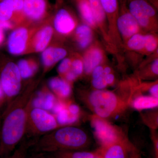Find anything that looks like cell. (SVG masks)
Instances as JSON below:
<instances>
[{
    "label": "cell",
    "mask_w": 158,
    "mask_h": 158,
    "mask_svg": "<svg viewBox=\"0 0 158 158\" xmlns=\"http://www.w3.org/2000/svg\"><path fill=\"white\" fill-rule=\"evenodd\" d=\"M36 85L33 83L8 103L1 121L0 158L10 155L25 138L29 113L34 106Z\"/></svg>",
    "instance_id": "obj_1"
},
{
    "label": "cell",
    "mask_w": 158,
    "mask_h": 158,
    "mask_svg": "<svg viewBox=\"0 0 158 158\" xmlns=\"http://www.w3.org/2000/svg\"><path fill=\"white\" fill-rule=\"evenodd\" d=\"M135 91V87L131 86L118 92L106 89L80 90L77 97L93 115L109 121L124 115L131 107Z\"/></svg>",
    "instance_id": "obj_2"
},
{
    "label": "cell",
    "mask_w": 158,
    "mask_h": 158,
    "mask_svg": "<svg viewBox=\"0 0 158 158\" xmlns=\"http://www.w3.org/2000/svg\"><path fill=\"white\" fill-rule=\"evenodd\" d=\"M91 140L84 130L72 125L62 126L32 141L34 152L51 154L65 151L87 150Z\"/></svg>",
    "instance_id": "obj_3"
},
{
    "label": "cell",
    "mask_w": 158,
    "mask_h": 158,
    "mask_svg": "<svg viewBox=\"0 0 158 158\" xmlns=\"http://www.w3.org/2000/svg\"><path fill=\"white\" fill-rule=\"evenodd\" d=\"M61 126L58 118L52 114L33 106L29 114L26 136L34 140Z\"/></svg>",
    "instance_id": "obj_4"
},
{
    "label": "cell",
    "mask_w": 158,
    "mask_h": 158,
    "mask_svg": "<svg viewBox=\"0 0 158 158\" xmlns=\"http://www.w3.org/2000/svg\"><path fill=\"white\" fill-rule=\"evenodd\" d=\"M22 78L17 64L7 63L0 73V84L8 103L18 96L21 91Z\"/></svg>",
    "instance_id": "obj_5"
},
{
    "label": "cell",
    "mask_w": 158,
    "mask_h": 158,
    "mask_svg": "<svg viewBox=\"0 0 158 158\" xmlns=\"http://www.w3.org/2000/svg\"><path fill=\"white\" fill-rule=\"evenodd\" d=\"M90 123L93 129L94 135L100 147H107L117 140L125 133L120 128L113 125L109 121L92 115Z\"/></svg>",
    "instance_id": "obj_6"
},
{
    "label": "cell",
    "mask_w": 158,
    "mask_h": 158,
    "mask_svg": "<svg viewBox=\"0 0 158 158\" xmlns=\"http://www.w3.org/2000/svg\"><path fill=\"white\" fill-rule=\"evenodd\" d=\"M37 27L22 25L15 28L8 38V50L15 56L30 53L32 36Z\"/></svg>",
    "instance_id": "obj_7"
},
{
    "label": "cell",
    "mask_w": 158,
    "mask_h": 158,
    "mask_svg": "<svg viewBox=\"0 0 158 158\" xmlns=\"http://www.w3.org/2000/svg\"><path fill=\"white\" fill-rule=\"evenodd\" d=\"M126 5L141 27L149 30L156 23V9L145 0H127Z\"/></svg>",
    "instance_id": "obj_8"
},
{
    "label": "cell",
    "mask_w": 158,
    "mask_h": 158,
    "mask_svg": "<svg viewBox=\"0 0 158 158\" xmlns=\"http://www.w3.org/2000/svg\"><path fill=\"white\" fill-rule=\"evenodd\" d=\"M48 0H23V25L43 23L50 14Z\"/></svg>",
    "instance_id": "obj_9"
},
{
    "label": "cell",
    "mask_w": 158,
    "mask_h": 158,
    "mask_svg": "<svg viewBox=\"0 0 158 158\" xmlns=\"http://www.w3.org/2000/svg\"><path fill=\"white\" fill-rule=\"evenodd\" d=\"M116 26L119 34L125 40L138 34L140 31L141 27L128 10L126 3L120 4Z\"/></svg>",
    "instance_id": "obj_10"
},
{
    "label": "cell",
    "mask_w": 158,
    "mask_h": 158,
    "mask_svg": "<svg viewBox=\"0 0 158 158\" xmlns=\"http://www.w3.org/2000/svg\"><path fill=\"white\" fill-rule=\"evenodd\" d=\"M23 0H3L0 2V20L9 21L15 27L24 24Z\"/></svg>",
    "instance_id": "obj_11"
},
{
    "label": "cell",
    "mask_w": 158,
    "mask_h": 158,
    "mask_svg": "<svg viewBox=\"0 0 158 158\" xmlns=\"http://www.w3.org/2000/svg\"><path fill=\"white\" fill-rule=\"evenodd\" d=\"M54 28L62 35H68L75 29L77 22L73 12L68 8H58L54 15Z\"/></svg>",
    "instance_id": "obj_12"
},
{
    "label": "cell",
    "mask_w": 158,
    "mask_h": 158,
    "mask_svg": "<svg viewBox=\"0 0 158 158\" xmlns=\"http://www.w3.org/2000/svg\"><path fill=\"white\" fill-rule=\"evenodd\" d=\"M54 28L51 25L45 24L37 27L31 39L30 52H40L48 47L54 34Z\"/></svg>",
    "instance_id": "obj_13"
},
{
    "label": "cell",
    "mask_w": 158,
    "mask_h": 158,
    "mask_svg": "<svg viewBox=\"0 0 158 158\" xmlns=\"http://www.w3.org/2000/svg\"><path fill=\"white\" fill-rule=\"evenodd\" d=\"M131 142L124 133L117 140L107 147L100 148L103 151L104 158H127Z\"/></svg>",
    "instance_id": "obj_14"
},
{
    "label": "cell",
    "mask_w": 158,
    "mask_h": 158,
    "mask_svg": "<svg viewBox=\"0 0 158 158\" xmlns=\"http://www.w3.org/2000/svg\"><path fill=\"white\" fill-rule=\"evenodd\" d=\"M49 85L54 95L61 102L65 103L69 101L72 94L71 84L60 77L51 79Z\"/></svg>",
    "instance_id": "obj_15"
},
{
    "label": "cell",
    "mask_w": 158,
    "mask_h": 158,
    "mask_svg": "<svg viewBox=\"0 0 158 158\" xmlns=\"http://www.w3.org/2000/svg\"><path fill=\"white\" fill-rule=\"evenodd\" d=\"M67 53L65 49L57 46L49 47L43 51L41 60L44 73L50 70L57 62L64 59Z\"/></svg>",
    "instance_id": "obj_16"
},
{
    "label": "cell",
    "mask_w": 158,
    "mask_h": 158,
    "mask_svg": "<svg viewBox=\"0 0 158 158\" xmlns=\"http://www.w3.org/2000/svg\"><path fill=\"white\" fill-rule=\"evenodd\" d=\"M104 58L102 50L98 47H94L85 52L83 57L84 73L88 75L91 74L94 69L101 65Z\"/></svg>",
    "instance_id": "obj_17"
},
{
    "label": "cell",
    "mask_w": 158,
    "mask_h": 158,
    "mask_svg": "<svg viewBox=\"0 0 158 158\" xmlns=\"http://www.w3.org/2000/svg\"><path fill=\"white\" fill-rule=\"evenodd\" d=\"M158 106V98L150 95L136 94L131 103V107L138 111L155 109Z\"/></svg>",
    "instance_id": "obj_18"
},
{
    "label": "cell",
    "mask_w": 158,
    "mask_h": 158,
    "mask_svg": "<svg viewBox=\"0 0 158 158\" xmlns=\"http://www.w3.org/2000/svg\"><path fill=\"white\" fill-rule=\"evenodd\" d=\"M93 34L91 27L87 24H81L77 27L75 38L79 47L85 49L88 47L93 40Z\"/></svg>",
    "instance_id": "obj_19"
},
{
    "label": "cell",
    "mask_w": 158,
    "mask_h": 158,
    "mask_svg": "<svg viewBox=\"0 0 158 158\" xmlns=\"http://www.w3.org/2000/svg\"><path fill=\"white\" fill-rule=\"evenodd\" d=\"M77 8L79 14L86 24L92 27L96 26V23L88 0H77Z\"/></svg>",
    "instance_id": "obj_20"
},
{
    "label": "cell",
    "mask_w": 158,
    "mask_h": 158,
    "mask_svg": "<svg viewBox=\"0 0 158 158\" xmlns=\"http://www.w3.org/2000/svg\"><path fill=\"white\" fill-rule=\"evenodd\" d=\"M17 65L22 79L30 78L38 70V64L33 59H22L18 62Z\"/></svg>",
    "instance_id": "obj_21"
},
{
    "label": "cell",
    "mask_w": 158,
    "mask_h": 158,
    "mask_svg": "<svg viewBox=\"0 0 158 158\" xmlns=\"http://www.w3.org/2000/svg\"><path fill=\"white\" fill-rule=\"evenodd\" d=\"M110 23H115L119 12V0H100Z\"/></svg>",
    "instance_id": "obj_22"
},
{
    "label": "cell",
    "mask_w": 158,
    "mask_h": 158,
    "mask_svg": "<svg viewBox=\"0 0 158 158\" xmlns=\"http://www.w3.org/2000/svg\"><path fill=\"white\" fill-rule=\"evenodd\" d=\"M83 60L79 58L72 59L70 69L62 78L71 84L82 75L84 73Z\"/></svg>",
    "instance_id": "obj_23"
},
{
    "label": "cell",
    "mask_w": 158,
    "mask_h": 158,
    "mask_svg": "<svg viewBox=\"0 0 158 158\" xmlns=\"http://www.w3.org/2000/svg\"><path fill=\"white\" fill-rule=\"evenodd\" d=\"M96 24L104 28L107 19L100 0H88Z\"/></svg>",
    "instance_id": "obj_24"
},
{
    "label": "cell",
    "mask_w": 158,
    "mask_h": 158,
    "mask_svg": "<svg viewBox=\"0 0 158 158\" xmlns=\"http://www.w3.org/2000/svg\"><path fill=\"white\" fill-rule=\"evenodd\" d=\"M96 150L65 151L51 154L55 158H94Z\"/></svg>",
    "instance_id": "obj_25"
},
{
    "label": "cell",
    "mask_w": 158,
    "mask_h": 158,
    "mask_svg": "<svg viewBox=\"0 0 158 158\" xmlns=\"http://www.w3.org/2000/svg\"><path fill=\"white\" fill-rule=\"evenodd\" d=\"M150 110L141 113V119L150 130H157L158 127V110Z\"/></svg>",
    "instance_id": "obj_26"
},
{
    "label": "cell",
    "mask_w": 158,
    "mask_h": 158,
    "mask_svg": "<svg viewBox=\"0 0 158 158\" xmlns=\"http://www.w3.org/2000/svg\"><path fill=\"white\" fill-rule=\"evenodd\" d=\"M32 144L31 140H27L25 138L14 151L5 158H27Z\"/></svg>",
    "instance_id": "obj_27"
},
{
    "label": "cell",
    "mask_w": 158,
    "mask_h": 158,
    "mask_svg": "<svg viewBox=\"0 0 158 158\" xmlns=\"http://www.w3.org/2000/svg\"><path fill=\"white\" fill-rule=\"evenodd\" d=\"M127 45L131 50H143L145 46V37L142 34H136L128 39Z\"/></svg>",
    "instance_id": "obj_28"
},
{
    "label": "cell",
    "mask_w": 158,
    "mask_h": 158,
    "mask_svg": "<svg viewBox=\"0 0 158 158\" xmlns=\"http://www.w3.org/2000/svg\"><path fill=\"white\" fill-rule=\"evenodd\" d=\"M145 37L144 49L148 52H152L157 48L158 41L156 37L152 34H146Z\"/></svg>",
    "instance_id": "obj_29"
},
{
    "label": "cell",
    "mask_w": 158,
    "mask_h": 158,
    "mask_svg": "<svg viewBox=\"0 0 158 158\" xmlns=\"http://www.w3.org/2000/svg\"><path fill=\"white\" fill-rule=\"evenodd\" d=\"M71 62L72 59L70 58H64L62 59L58 68V72L60 77H63L68 72L70 69Z\"/></svg>",
    "instance_id": "obj_30"
},
{
    "label": "cell",
    "mask_w": 158,
    "mask_h": 158,
    "mask_svg": "<svg viewBox=\"0 0 158 158\" xmlns=\"http://www.w3.org/2000/svg\"><path fill=\"white\" fill-rule=\"evenodd\" d=\"M91 85L95 90H103L108 87L105 80V75H102L98 77L92 78Z\"/></svg>",
    "instance_id": "obj_31"
},
{
    "label": "cell",
    "mask_w": 158,
    "mask_h": 158,
    "mask_svg": "<svg viewBox=\"0 0 158 158\" xmlns=\"http://www.w3.org/2000/svg\"><path fill=\"white\" fill-rule=\"evenodd\" d=\"M152 142V158H158V136L156 130H150Z\"/></svg>",
    "instance_id": "obj_32"
},
{
    "label": "cell",
    "mask_w": 158,
    "mask_h": 158,
    "mask_svg": "<svg viewBox=\"0 0 158 158\" xmlns=\"http://www.w3.org/2000/svg\"><path fill=\"white\" fill-rule=\"evenodd\" d=\"M127 158H142L140 150L132 142L128 150Z\"/></svg>",
    "instance_id": "obj_33"
},
{
    "label": "cell",
    "mask_w": 158,
    "mask_h": 158,
    "mask_svg": "<svg viewBox=\"0 0 158 158\" xmlns=\"http://www.w3.org/2000/svg\"><path fill=\"white\" fill-rule=\"evenodd\" d=\"M150 95L158 98V81L152 83L148 90Z\"/></svg>",
    "instance_id": "obj_34"
},
{
    "label": "cell",
    "mask_w": 158,
    "mask_h": 158,
    "mask_svg": "<svg viewBox=\"0 0 158 158\" xmlns=\"http://www.w3.org/2000/svg\"><path fill=\"white\" fill-rule=\"evenodd\" d=\"M104 66L102 65H99L94 69L91 74L92 76V78L98 77L101 76L104 73Z\"/></svg>",
    "instance_id": "obj_35"
},
{
    "label": "cell",
    "mask_w": 158,
    "mask_h": 158,
    "mask_svg": "<svg viewBox=\"0 0 158 158\" xmlns=\"http://www.w3.org/2000/svg\"><path fill=\"white\" fill-rule=\"evenodd\" d=\"M105 80L107 86H111L114 85L116 81V77L113 72L105 75Z\"/></svg>",
    "instance_id": "obj_36"
},
{
    "label": "cell",
    "mask_w": 158,
    "mask_h": 158,
    "mask_svg": "<svg viewBox=\"0 0 158 158\" xmlns=\"http://www.w3.org/2000/svg\"><path fill=\"white\" fill-rule=\"evenodd\" d=\"M15 26L13 23L9 21H4L0 20V29L1 30H9L14 28Z\"/></svg>",
    "instance_id": "obj_37"
},
{
    "label": "cell",
    "mask_w": 158,
    "mask_h": 158,
    "mask_svg": "<svg viewBox=\"0 0 158 158\" xmlns=\"http://www.w3.org/2000/svg\"><path fill=\"white\" fill-rule=\"evenodd\" d=\"M27 158H55L51 155L44 153L35 152L31 155H28Z\"/></svg>",
    "instance_id": "obj_38"
},
{
    "label": "cell",
    "mask_w": 158,
    "mask_h": 158,
    "mask_svg": "<svg viewBox=\"0 0 158 158\" xmlns=\"http://www.w3.org/2000/svg\"><path fill=\"white\" fill-rule=\"evenodd\" d=\"M154 77H157L158 75V60L156 59L151 65L150 68Z\"/></svg>",
    "instance_id": "obj_39"
},
{
    "label": "cell",
    "mask_w": 158,
    "mask_h": 158,
    "mask_svg": "<svg viewBox=\"0 0 158 158\" xmlns=\"http://www.w3.org/2000/svg\"><path fill=\"white\" fill-rule=\"evenodd\" d=\"M6 101H7L6 95H5V94H4L2 86H1V84H0V108L2 106L3 104L4 103V102Z\"/></svg>",
    "instance_id": "obj_40"
},
{
    "label": "cell",
    "mask_w": 158,
    "mask_h": 158,
    "mask_svg": "<svg viewBox=\"0 0 158 158\" xmlns=\"http://www.w3.org/2000/svg\"><path fill=\"white\" fill-rule=\"evenodd\" d=\"M94 158H104L103 151L101 148L96 150V153Z\"/></svg>",
    "instance_id": "obj_41"
},
{
    "label": "cell",
    "mask_w": 158,
    "mask_h": 158,
    "mask_svg": "<svg viewBox=\"0 0 158 158\" xmlns=\"http://www.w3.org/2000/svg\"><path fill=\"white\" fill-rule=\"evenodd\" d=\"M148 2L152 6H153L155 9H157L158 0H145Z\"/></svg>",
    "instance_id": "obj_42"
},
{
    "label": "cell",
    "mask_w": 158,
    "mask_h": 158,
    "mask_svg": "<svg viewBox=\"0 0 158 158\" xmlns=\"http://www.w3.org/2000/svg\"><path fill=\"white\" fill-rule=\"evenodd\" d=\"M5 40V34L4 31L0 29V45L2 44Z\"/></svg>",
    "instance_id": "obj_43"
},
{
    "label": "cell",
    "mask_w": 158,
    "mask_h": 158,
    "mask_svg": "<svg viewBox=\"0 0 158 158\" xmlns=\"http://www.w3.org/2000/svg\"><path fill=\"white\" fill-rule=\"evenodd\" d=\"M57 1V5H59L62 3V0H56Z\"/></svg>",
    "instance_id": "obj_44"
},
{
    "label": "cell",
    "mask_w": 158,
    "mask_h": 158,
    "mask_svg": "<svg viewBox=\"0 0 158 158\" xmlns=\"http://www.w3.org/2000/svg\"><path fill=\"white\" fill-rule=\"evenodd\" d=\"M127 0H119V4L121 3H126Z\"/></svg>",
    "instance_id": "obj_45"
},
{
    "label": "cell",
    "mask_w": 158,
    "mask_h": 158,
    "mask_svg": "<svg viewBox=\"0 0 158 158\" xmlns=\"http://www.w3.org/2000/svg\"><path fill=\"white\" fill-rule=\"evenodd\" d=\"M1 119H0V131H1Z\"/></svg>",
    "instance_id": "obj_46"
},
{
    "label": "cell",
    "mask_w": 158,
    "mask_h": 158,
    "mask_svg": "<svg viewBox=\"0 0 158 158\" xmlns=\"http://www.w3.org/2000/svg\"><path fill=\"white\" fill-rule=\"evenodd\" d=\"M3 1V0H0V2H1V1Z\"/></svg>",
    "instance_id": "obj_47"
},
{
    "label": "cell",
    "mask_w": 158,
    "mask_h": 158,
    "mask_svg": "<svg viewBox=\"0 0 158 158\" xmlns=\"http://www.w3.org/2000/svg\"><path fill=\"white\" fill-rule=\"evenodd\" d=\"M74 1H75V2H76V1H77V0H74Z\"/></svg>",
    "instance_id": "obj_48"
}]
</instances>
